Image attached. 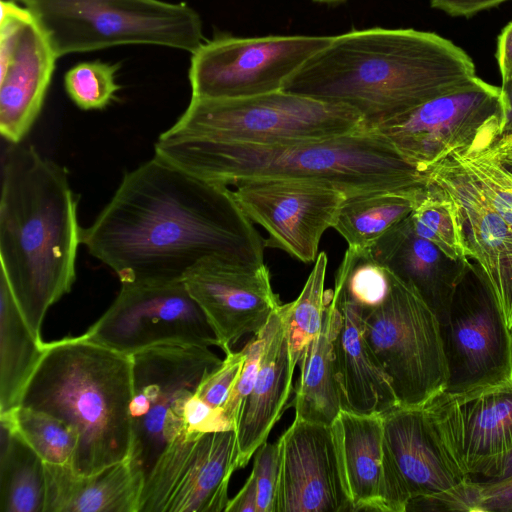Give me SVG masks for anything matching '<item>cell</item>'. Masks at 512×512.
Returning a JSON list of instances; mask_svg holds the SVG:
<instances>
[{"label": "cell", "instance_id": "cell-1", "mask_svg": "<svg viewBox=\"0 0 512 512\" xmlns=\"http://www.w3.org/2000/svg\"><path fill=\"white\" fill-rule=\"evenodd\" d=\"M82 244L121 284L183 281L211 256L263 264L266 248L229 187L155 154L124 175Z\"/></svg>", "mask_w": 512, "mask_h": 512}, {"label": "cell", "instance_id": "cell-2", "mask_svg": "<svg viewBox=\"0 0 512 512\" xmlns=\"http://www.w3.org/2000/svg\"><path fill=\"white\" fill-rule=\"evenodd\" d=\"M474 77L471 57L436 33L370 28L332 37L282 90L349 106L372 129Z\"/></svg>", "mask_w": 512, "mask_h": 512}, {"label": "cell", "instance_id": "cell-3", "mask_svg": "<svg viewBox=\"0 0 512 512\" xmlns=\"http://www.w3.org/2000/svg\"><path fill=\"white\" fill-rule=\"evenodd\" d=\"M1 275L33 334L49 308L69 293L82 244L78 197L66 169L31 144H10L2 157Z\"/></svg>", "mask_w": 512, "mask_h": 512}, {"label": "cell", "instance_id": "cell-4", "mask_svg": "<svg viewBox=\"0 0 512 512\" xmlns=\"http://www.w3.org/2000/svg\"><path fill=\"white\" fill-rule=\"evenodd\" d=\"M155 155L229 187L249 177H291L328 182L347 197L383 190L417 189L426 176L405 161L380 133L363 127L336 137L280 144L160 140Z\"/></svg>", "mask_w": 512, "mask_h": 512}, {"label": "cell", "instance_id": "cell-5", "mask_svg": "<svg viewBox=\"0 0 512 512\" xmlns=\"http://www.w3.org/2000/svg\"><path fill=\"white\" fill-rule=\"evenodd\" d=\"M132 394L131 356L81 335L44 342L20 405L50 414L76 431L71 467L88 475L129 457Z\"/></svg>", "mask_w": 512, "mask_h": 512}, {"label": "cell", "instance_id": "cell-6", "mask_svg": "<svg viewBox=\"0 0 512 512\" xmlns=\"http://www.w3.org/2000/svg\"><path fill=\"white\" fill-rule=\"evenodd\" d=\"M57 58L129 44L193 53L202 21L186 3L162 0H28Z\"/></svg>", "mask_w": 512, "mask_h": 512}, {"label": "cell", "instance_id": "cell-7", "mask_svg": "<svg viewBox=\"0 0 512 512\" xmlns=\"http://www.w3.org/2000/svg\"><path fill=\"white\" fill-rule=\"evenodd\" d=\"M362 127L353 108L283 90L229 99L192 98L160 140L280 144L332 138Z\"/></svg>", "mask_w": 512, "mask_h": 512}, {"label": "cell", "instance_id": "cell-8", "mask_svg": "<svg viewBox=\"0 0 512 512\" xmlns=\"http://www.w3.org/2000/svg\"><path fill=\"white\" fill-rule=\"evenodd\" d=\"M390 280L385 301L365 310V336L399 406L421 407L448 381L440 323L412 284L392 272Z\"/></svg>", "mask_w": 512, "mask_h": 512}, {"label": "cell", "instance_id": "cell-9", "mask_svg": "<svg viewBox=\"0 0 512 512\" xmlns=\"http://www.w3.org/2000/svg\"><path fill=\"white\" fill-rule=\"evenodd\" d=\"M130 459L144 478L160 453L183 432L184 409L222 360L209 347L165 344L131 356Z\"/></svg>", "mask_w": 512, "mask_h": 512}, {"label": "cell", "instance_id": "cell-10", "mask_svg": "<svg viewBox=\"0 0 512 512\" xmlns=\"http://www.w3.org/2000/svg\"><path fill=\"white\" fill-rule=\"evenodd\" d=\"M501 87L479 77L372 130L421 173L452 153L503 133Z\"/></svg>", "mask_w": 512, "mask_h": 512}, {"label": "cell", "instance_id": "cell-11", "mask_svg": "<svg viewBox=\"0 0 512 512\" xmlns=\"http://www.w3.org/2000/svg\"><path fill=\"white\" fill-rule=\"evenodd\" d=\"M332 40L328 36H221L192 53V98L229 99L282 90L285 81Z\"/></svg>", "mask_w": 512, "mask_h": 512}, {"label": "cell", "instance_id": "cell-12", "mask_svg": "<svg viewBox=\"0 0 512 512\" xmlns=\"http://www.w3.org/2000/svg\"><path fill=\"white\" fill-rule=\"evenodd\" d=\"M82 335L128 356L165 344L219 347L184 281L122 284L114 302Z\"/></svg>", "mask_w": 512, "mask_h": 512}, {"label": "cell", "instance_id": "cell-13", "mask_svg": "<svg viewBox=\"0 0 512 512\" xmlns=\"http://www.w3.org/2000/svg\"><path fill=\"white\" fill-rule=\"evenodd\" d=\"M246 217L268 233L266 247L315 262L322 235L347 195L334 185L291 177H249L229 186Z\"/></svg>", "mask_w": 512, "mask_h": 512}, {"label": "cell", "instance_id": "cell-14", "mask_svg": "<svg viewBox=\"0 0 512 512\" xmlns=\"http://www.w3.org/2000/svg\"><path fill=\"white\" fill-rule=\"evenodd\" d=\"M238 469L234 430L178 436L144 478L139 512H225Z\"/></svg>", "mask_w": 512, "mask_h": 512}, {"label": "cell", "instance_id": "cell-15", "mask_svg": "<svg viewBox=\"0 0 512 512\" xmlns=\"http://www.w3.org/2000/svg\"><path fill=\"white\" fill-rule=\"evenodd\" d=\"M422 407L441 448L465 475L488 479L512 452V377L461 393L441 391Z\"/></svg>", "mask_w": 512, "mask_h": 512}, {"label": "cell", "instance_id": "cell-16", "mask_svg": "<svg viewBox=\"0 0 512 512\" xmlns=\"http://www.w3.org/2000/svg\"><path fill=\"white\" fill-rule=\"evenodd\" d=\"M472 270V269H471ZM456 289L448 321L441 326L448 366L443 390L461 393L512 377V334L475 269Z\"/></svg>", "mask_w": 512, "mask_h": 512}, {"label": "cell", "instance_id": "cell-17", "mask_svg": "<svg viewBox=\"0 0 512 512\" xmlns=\"http://www.w3.org/2000/svg\"><path fill=\"white\" fill-rule=\"evenodd\" d=\"M57 59L32 12L1 0L0 133L9 144L21 143L39 116Z\"/></svg>", "mask_w": 512, "mask_h": 512}, {"label": "cell", "instance_id": "cell-18", "mask_svg": "<svg viewBox=\"0 0 512 512\" xmlns=\"http://www.w3.org/2000/svg\"><path fill=\"white\" fill-rule=\"evenodd\" d=\"M183 281L225 354L244 335L259 334L282 304L265 263L211 256L191 268Z\"/></svg>", "mask_w": 512, "mask_h": 512}, {"label": "cell", "instance_id": "cell-19", "mask_svg": "<svg viewBox=\"0 0 512 512\" xmlns=\"http://www.w3.org/2000/svg\"><path fill=\"white\" fill-rule=\"evenodd\" d=\"M384 440L409 496V510L468 511L471 477L438 443L423 407L383 414Z\"/></svg>", "mask_w": 512, "mask_h": 512}, {"label": "cell", "instance_id": "cell-20", "mask_svg": "<svg viewBox=\"0 0 512 512\" xmlns=\"http://www.w3.org/2000/svg\"><path fill=\"white\" fill-rule=\"evenodd\" d=\"M456 202L469 258L512 334V228L493 208L473 177L451 156L424 172Z\"/></svg>", "mask_w": 512, "mask_h": 512}, {"label": "cell", "instance_id": "cell-21", "mask_svg": "<svg viewBox=\"0 0 512 512\" xmlns=\"http://www.w3.org/2000/svg\"><path fill=\"white\" fill-rule=\"evenodd\" d=\"M278 440L275 512L352 511L331 425L295 418Z\"/></svg>", "mask_w": 512, "mask_h": 512}, {"label": "cell", "instance_id": "cell-22", "mask_svg": "<svg viewBox=\"0 0 512 512\" xmlns=\"http://www.w3.org/2000/svg\"><path fill=\"white\" fill-rule=\"evenodd\" d=\"M331 426L352 511L406 512L410 496L386 446L383 415L341 410Z\"/></svg>", "mask_w": 512, "mask_h": 512}, {"label": "cell", "instance_id": "cell-23", "mask_svg": "<svg viewBox=\"0 0 512 512\" xmlns=\"http://www.w3.org/2000/svg\"><path fill=\"white\" fill-rule=\"evenodd\" d=\"M296 366L288 341L286 303L279 306L265 326V344L258 375L235 430L238 469L247 466L281 418L293 390Z\"/></svg>", "mask_w": 512, "mask_h": 512}, {"label": "cell", "instance_id": "cell-24", "mask_svg": "<svg viewBox=\"0 0 512 512\" xmlns=\"http://www.w3.org/2000/svg\"><path fill=\"white\" fill-rule=\"evenodd\" d=\"M371 253L390 272L416 288L440 327L447 323L456 289L473 267L469 261L452 260L418 236L409 216L388 230Z\"/></svg>", "mask_w": 512, "mask_h": 512}, {"label": "cell", "instance_id": "cell-25", "mask_svg": "<svg viewBox=\"0 0 512 512\" xmlns=\"http://www.w3.org/2000/svg\"><path fill=\"white\" fill-rule=\"evenodd\" d=\"M333 297L341 315L335 354L343 410L383 415L399 404L387 375L366 339L365 309L349 300L336 287Z\"/></svg>", "mask_w": 512, "mask_h": 512}, {"label": "cell", "instance_id": "cell-26", "mask_svg": "<svg viewBox=\"0 0 512 512\" xmlns=\"http://www.w3.org/2000/svg\"><path fill=\"white\" fill-rule=\"evenodd\" d=\"M44 470V512H139L144 473L130 457L88 475L69 464Z\"/></svg>", "mask_w": 512, "mask_h": 512}, {"label": "cell", "instance_id": "cell-27", "mask_svg": "<svg viewBox=\"0 0 512 512\" xmlns=\"http://www.w3.org/2000/svg\"><path fill=\"white\" fill-rule=\"evenodd\" d=\"M340 316L333 290H327L321 328L304 349L299 361L300 374L293 400L295 418L332 425L343 410L335 354Z\"/></svg>", "mask_w": 512, "mask_h": 512}, {"label": "cell", "instance_id": "cell-28", "mask_svg": "<svg viewBox=\"0 0 512 512\" xmlns=\"http://www.w3.org/2000/svg\"><path fill=\"white\" fill-rule=\"evenodd\" d=\"M44 353L0 274V415L20 405L23 392Z\"/></svg>", "mask_w": 512, "mask_h": 512}, {"label": "cell", "instance_id": "cell-29", "mask_svg": "<svg viewBox=\"0 0 512 512\" xmlns=\"http://www.w3.org/2000/svg\"><path fill=\"white\" fill-rule=\"evenodd\" d=\"M425 189L426 186L383 190L347 197L333 228L348 247L371 249L388 230L411 214Z\"/></svg>", "mask_w": 512, "mask_h": 512}, {"label": "cell", "instance_id": "cell-30", "mask_svg": "<svg viewBox=\"0 0 512 512\" xmlns=\"http://www.w3.org/2000/svg\"><path fill=\"white\" fill-rule=\"evenodd\" d=\"M0 426V511L44 512V462L10 427Z\"/></svg>", "mask_w": 512, "mask_h": 512}, {"label": "cell", "instance_id": "cell-31", "mask_svg": "<svg viewBox=\"0 0 512 512\" xmlns=\"http://www.w3.org/2000/svg\"><path fill=\"white\" fill-rule=\"evenodd\" d=\"M415 233L455 261H469L458 206L440 186L426 180V189L409 215Z\"/></svg>", "mask_w": 512, "mask_h": 512}, {"label": "cell", "instance_id": "cell-32", "mask_svg": "<svg viewBox=\"0 0 512 512\" xmlns=\"http://www.w3.org/2000/svg\"><path fill=\"white\" fill-rule=\"evenodd\" d=\"M504 136L479 140L450 156L477 182L497 213L512 228V170L504 162Z\"/></svg>", "mask_w": 512, "mask_h": 512}, {"label": "cell", "instance_id": "cell-33", "mask_svg": "<svg viewBox=\"0 0 512 512\" xmlns=\"http://www.w3.org/2000/svg\"><path fill=\"white\" fill-rule=\"evenodd\" d=\"M0 422L16 432L44 463L71 465L78 445V434L64 421L19 405L0 415Z\"/></svg>", "mask_w": 512, "mask_h": 512}, {"label": "cell", "instance_id": "cell-34", "mask_svg": "<svg viewBox=\"0 0 512 512\" xmlns=\"http://www.w3.org/2000/svg\"><path fill=\"white\" fill-rule=\"evenodd\" d=\"M327 264L326 253H319L299 296L287 303L288 341L296 365L299 364L304 349L318 334L323 322Z\"/></svg>", "mask_w": 512, "mask_h": 512}, {"label": "cell", "instance_id": "cell-35", "mask_svg": "<svg viewBox=\"0 0 512 512\" xmlns=\"http://www.w3.org/2000/svg\"><path fill=\"white\" fill-rule=\"evenodd\" d=\"M335 287L365 310L380 306L389 294L390 272L371 249L348 247L337 270Z\"/></svg>", "mask_w": 512, "mask_h": 512}, {"label": "cell", "instance_id": "cell-36", "mask_svg": "<svg viewBox=\"0 0 512 512\" xmlns=\"http://www.w3.org/2000/svg\"><path fill=\"white\" fill-rule=\"evenodd\" d=\"M119 67L118 63L101 61L78 63L64 76L65 90L80 109H103L120 89L115 81Z\"/></svg>", "mask_w": 512, "mask_h": 512}, {"label": "cell", "instance_id": "cell-37", "mask_svg": "<svg viewBox=\"0 0 512 512\" xmlns=\"http://www.w3.org/2000/svg\"><path fill=\"white\" fill-rule=\"evenodd\" d=\"M265 344V328L246 343V358L240 375L222 407L226 417L237 428L243 405L255 384L263 348Z\"/></svg>", "mask_w": 512, "mask_h": 512}, {"label": "cell", "instance_id": "cell-38", "mask_svg": "<svg viewBox=\"0 0 512 512\" xmlns=\"http://www.w3.org/2000/svg\"><path fill=\"white\" fill-rule=\"evenodd\" d=\"M252 471L258 489L257 512H275L280 477V442H264L254 453Z\"/></svg>", "mask_w": 512, "mask_h": 512}, {"label": "cell", "instance_id": "cell-39", "mask_svg": "<svg viewBox=\"0 0 512 512\" xmlns=\"http://www.w3.org/2000/svg\"><path fill=\"white\" fill-rule=\"evenodd\" d=\"M221 364L199 384L195 395L214 408H222L232 391L246 358L245 346L225 354Z\"/></svg>", "mask_w": 512, "mask_h": 512}, {"label": "cell", "instance_id": "cell-40", "mask_svg": "<svg viewBox=\"0 0 512 512\" xmlns=\"http://www.w3.org/2000/svg\"><path fill=\"white\" fill-rule=\"evenodd\" d=\"M234 430L222 408H214L195 394L184 409V428L181 436L195 438L207 433Z\"/></svg>", "mask_w": 512, "mask_h": 512}, {"label": "cell", "instance_id": "cell-41", "mask_svg": "<svg viewBox=\"0 0 512 512\" xmlns=\"http://www.w3.org/2000/svg\"><path fill=\"white\" fill-rule=\"evenodd\" d=\"M469 512H512V476L484 481L472 479Z\"/></svg>", "mask_w": 512, "mask_h": 512}, {"label": "cell", "instance_id": "cell-42", "mask_svg": "<svg viewBox=\"0 0 512 512\" xmlns=\"http://www.w3.org/2000/svg\"><path fill=\"white\" fill-rule=\"evenodd\" d=\"M509 0H430L431 7L453 17H471Z\"/></svg>", "mask_w": 512, "mask_h": 512}, {"label": "cell", "instance_id": "cell-43", "mask_svg": "<svg viewBox=\"0 0 512 512\" xmlns=\"http://www.w3.org/2000/svg\"><path fill=\"white\" fill-rule=\"evenodd\" d=\"M258 489L253 471L239 492L229 499L225 512H257Z\"/></svg>", "mask_w": 512, "mask_h": 512}, {"label": "cell", "instance_id": "cell-44", "mask_svg": "<svg viewBox=\"0 0 512 512\" xmlns=\"http://www.w3.org/2000/svg\"><path fill=\"white\" fill-rule=\"evenodd\" d=\"M496 59L501 75V86H504L512 82V21L498 36Z\"/></svg>", "mask_w": 512, "mask_h": 512}, {"label": "cell", "instance_id": "cell-45", "mask_svg": "<svg viewBox=\"0 0 512 512\" xmlns=\"http://www.w3.org/2000/svg\"><path fill=\"white\" fill-rule=\"evenodd\" d=\"M501 92L504 106L502 135H512V82L501 86Z\"/></svg>", "mask_w": 512, "mask_h": 512}, {"label": "cell", "instance_id": "cell-46", "mask_svg": "<svg viewBox=\"0 0 512 512\" xmlns=\"http://www.w3.org/2000/svg\"><path fill=\"white\" fill-rule=\"evenodd\" d=\"M512 476V452L491 472L486 480H497Z\"/></svg>", "mask_w": 512, "mask_h": 512}, {"label": "cell", "instance_id": "cell-47", "mask_svg": "<svg viewBox=\"0 0 512 512\" xmlns=\"http://www.w3.org/2000/svg\"><path fill=\"white\" fill-rule=\"evenodd\" d=\"M506 139V149L504 154V162L507 167H509L512 170V150L509 149V139L508 137H505Z\"/></svg>", "mask_w": 512, "mask_h": 512}, {"label": "cell", "instance_id": "cell-48", "mask_svg": "<svg viewBox=\"0 0 512 512\" xmlns=\"http://www.w3.org/2000/svg\"><path fill=\"white\" fill-rule=\"evenodd\" d=\"M313 1L318 2V3L332 4V3L343 2L345 0H313Z\"/></svg>", "mask_w": 512, "mask_h": 512}, {"label": "cell", "instance_id": "cell-49", "mask_svg": "<svg viewBox=\"0 0 512 512\" xmlns=\"http://www.w3.org/2000/svg\"><path fill=\"white\" fill-rule=\"evenodd\" d=\"M506 136H508V138H509V145H508V147H509L510 150H512V135H506Z\"/></svg>", "mask_w": 512, "mask_h": 512}, {"label": "cell", "instance_id": "cell-50", "mask_svg": "<svg viewBox=\"0 0 512 512\" xmlns=\"http://www.w3.org/2000/svg\"><path fill=\"white\" fill-rule=\"evenodd\" d=\"M24 5L28 0H13Z\"/></svg>", "mask_w": 512, "mask_h": 512}]
</instances>
